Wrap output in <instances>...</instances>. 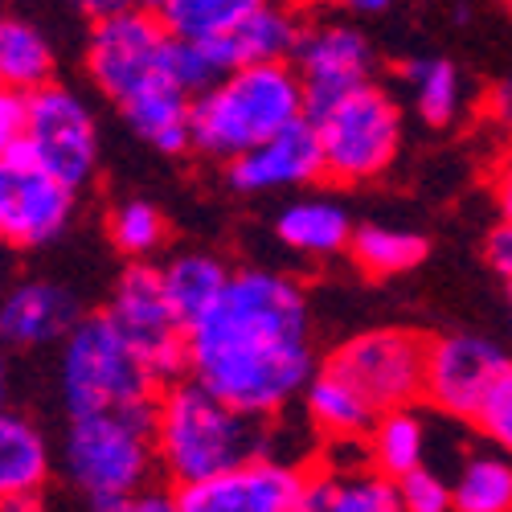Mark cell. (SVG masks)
<instances>
[{
	"instance_id": "obj_33",
	"label": "cell",
	"mask_w": 512,
	"mask_h": 512,
	"mask_svg": "<svg viewBox=\"0 0 512 512\" xmlns=\"http://www.w3.org/2000/svg\"><path fill=\"white\" fill-rule=\"evenodd\" d=\"M492 197H496V209H500V218L512 222V152L500 160L496 168V177H492Z\"/></svg>"
},
{
	"instance_id": "obj_25",
	"label": "cell",
	"mask_w": 512,
	"mask_h": 512,
	"mask_svg": "<svg viewBox=\"0 0 512 512\" xmlns=\"http://www.w3.org/2000/svg\"><path fill=\"white\" fill-rule=\"evenodd\" d=\"M353 263L357 271H365L369 279H394L414 271L426 259V238L402 226H381V222H365L353 234Z\"/></svg>"
},
{
	"instance_id": "obj_11",
	"label": "cell",
	"mask_w": 512,
	"mask_h": 512,
	"mask_svg": "<svg viewBox=\"0 0 512 512\" xmlns=\"http://www.w3.org/2000/svg\"><path fill=\"white\" fill-rule=\"evenodd\" d=\"M21 144L37 164H46L66 185L82 189L99 173V123L87 99H78L62 82L29 91V119Z\"/></svg>"
},
{
	"instance_id": "obj_38",
	"label": "cell",
	"mask_w": 512,
	"mask_h": 512,
	"mask_svg": "<svg viewBox=\"0 0 512 512\" xmlns=\"http://www.w3.org/2000/svg\"><path fill=\"white\" fill-rule=\"evenodd\" d=\"M140 5H148V9H160V5H164V0H140Z\"/></svg>"
},
{
	"instance_id": "obj_27",
	"label": "cell",
	"mask_w": 512,
	"mask_h": 512,
	"mask_svg": "<svg viewBox=\"0 0 512 512\" xmlns=\"http://www.w3.org/2000/svg\"><path fill=\"white\" fill-rule=\"evenodd\" d=\"M267 0H164L160 17L177 37L189 41H213L242 25L254 9H263Z\"/></svg>"
},
{
	"instance_id": "obj_29",
	"label": "cell",
	"mask_w": 512,
	"mask_h": 512,
	"mask_svg": "<svg viewBox=\"0 0 512 512\" xmlns=\"http://www.w3.org/2000/svg\"><path fill=\"white\" fill-rule=\"evenodd\" d=\"M398 496H402V508L406 512H447L455 508V492H451V480H443L431 467H414L398 480Z\"/></svg>"
},
{
	"instance_id": "obj_23",
	"label": "cell",
	"mask_w": 512,
	"mask_h": 512,
	"mask_svg": "<svg viewBox=\"0 0 512 512\" xmlns=\"http://www.w3.org/2000/svg\"><path fill=\"white\" fill-rule=\"evenodd\" d=\"M451 492L455 512H512V455L496 443L467 451Z\"/></svg>"
},
{
	"instance_id": "obj_5",
	"label": "cell",
	"mask_w": 512,
	"mask_h": 512,
	"mask_svg": "<svg viewBox=\"0 0 512 512\" xmlns=\"http://www.w3.org/2000/svg\"><path fill=\"white\" fill-rule=\"evenodd\" d=\"M58 386H62L70 414H87V410L156 402L164 381L148 369V361L123 336L111 312H95V316H82L66 332L62 361H58Z\"/></svg>"
},
{
	"instance_id": "obj_9",
	"label": "cell",
	"mask_w": 512,
	"mask_h": 512,
	"mask_svg": "<svg viewBox=\"0 0 512 512\" xmlns=\"http://www.w3.org/2000/svg\"><path fill=\"white\" fill-rule=\"evenodd\" d=\"M107 312L164 386L189 373V328L168 304L160 267L132 259V267H123V275L115 279Z\"/></svg>"
},
{
	"instance_id": "obj_15",
	"label": "cell",
	"mask_w": 512,
	"mask_h": 512,
	"mask_svg": "<svg viewBox=\"0 0 512 512\" xmlns=\"http://www.w3.org/2000/svg\"><path fill=\"white\" fill-rule=\"evenodd\" d=\"M291 66L304 78L308 111H312L336 95L361 87V82H369L373 46L353 21H312L304 25L300 50H295Z\"/></svg>"
},
{
	"instance_id": "obj_39",
	"label": "cell",
	"mask_w": 512,
	"mask_h": 512,
	"mask_svg": "<svg viewBox=\"0 0 512 512\" xmlns=\"http://www.w3.org/2000/svg\"><path fill=\"white\" fill-rule=\"evenodd\" d=\"M504 287H508V312H512V279H508V283H504Z\"/></svg>"
},
{
	"instance_id": "obj_24",
	"label": "cell",
	"mask_w": 512,
	"mask_h": 512,
	"mask_svg": "<svg viewBox=\"0 0 512 512\" xmlns=\"http://www.w3.org/2000/svg\"><path fill=\"white\" fill-rule=\"evenodd\" d=\"M365 451L369 463L381 467L386 476L402 480L406 472L426 463V418L414 406H398V410H381L373 431L365 435Z\"/></svg>"
},
{
	"instance_id": "obj_16",
	"label": "cell",
	"mask_w": 512,
	"mask_h": 512,
	"mask_svg": "<svg viewBox=\"0 0 512 512\" xmlns=\"http://www.w3.org/2000/svg\"><path fill=\"white\" fill-rule=\"evenodd\" d=\"M78 320H82L78 304L66 287L50 279H25L5 295L0 336L13 349H46V345H62Z\"/></svg>"
},
{
	"instance_id": "obj_36",
	"label": "cell",
	"mask_w": 512,
	"mask_h": 512,
	"mask_svg": "<svg viewBox=\"0 0 512 512\" xmlns=\"http://www.w3.org/2000/svg\"><path fill=\"white\" fill-rule=\"evenodd\" d=\"M394 0H340V9H349L357 17H373V13H386Z\"/></svg>"
},
{
	"instance_id": "obj_3",
	"label": "cell",
	"mask_w": 512,
	"mask_h": 512,
	"mask_svg": "<svg viewBox=\"0 0 512 512\" xmlns=\"http://www.w3.org/2000/svg\"><path fill=\"white\" fill-rule=\"evenodd\" d=\"M62 476L95 512H136V500L160 476L156 402L70 414Z\"/></svg>"
},
{
	"instance_id": "obj_21",
	"label": "cell",
	"mask_w": 512,
	"mask_h": 512,
	"mask_svg": "<svg viewBox=\"0 0 512 512\" xmlns=\"http://www.w3.org/2000/svg\"><path fill=\"white\" fill-rule=\"evenodd\" d=\"M230 275L234 271L209 250H181L160 267L168 304H173V312L181 316L185 328H193L213 304H218V295L226 291Z\"/></svg>"
},
{
	"instance_id": "obj_37",
	"label": "cell",
	"mask_w": 512,
	"mask_h": 512,
	"mask_svg": "<svg viewBox=\"0 0 512 512\" xmlns=\"http://www.w3.org/2000/svg\"><path fill=\"white\" fill-rule=\"evenodd\" d=\"M291 5H300V9H316V5H340V0H291Z\"/></svg>"
},
{
	"instance_id": "obj_8",
	"label": "cell",
	"mask_w": 512,
	"mask_h": 512,
	"mask_svg": "<svg viewBox=\"0 0 512 512\" xmlns=\"http://www.w3.org/2000/svg\"><path fill=\"white\" fill-rule=\"evenodd\" d=\"M78 189L46 164H37L21 140L0 144V238L13 250L58 242L74 222Z\"/></svg>"
},
{
	"instance_id": "obj_35",
	"label": "cell",
	"mask_w": 512,
	"mask_h": 512,
	"mask_svg": "<svg viewBox=\"0 0 512 512\" xmlns=\"http://www.w3.org/2000/svg\"><path fill=\"white\" fill-rule=\"evenodd\" d=\"M492 111L512 127V74H508V78L500 82V87L492 91Z\"/></svg>"
},
{
	"instance_id": "obj_34",
	"label": "cell",
	"mask_w": 512,
	"mask_h": 512,
	"mask_svg": "<svg viewBox=\"0 0 512 512\" xmlns=\"http://www.w3.org/2000/svg\"><path fill=\"white\" fill-rule=\"evenodd\" d=\"M70 5H74L82 17L99 21V17H111V13H119V9H132V5H140V0H70Z\"/></svg>"
},
{
	"instance_id": "obj_10",
	"label": "cell",
	"mask_w": 512,
	"mask_h": 512,
	"mask_svg": "<svg viewBox=\"0 0 512 512\" xmlns=\"http://www.w3.org/2000/svg\"><path fill=\"white\" fill-rule=\"evenodd\" d=\"M426 353H431V340H422L418 332L373 328L336 345L324 365L345 373L381 414L426 398Z\"/></svg>"
},
{
	"instance_id": "obj_1",
	"label": "cell",
	"mask_w": 512,
	"mask_h": 512,
	"mask_svg": "<svg viewBox=\"0 0 512 512\" xmlns=\"http://www.w3.org/2000/svg\"><path fill=\"white\" fill-rule=\"evenodd\" d=\"M308 291L283 271H234L226 291L189 328V377L230 406L279 418L316 377Z\"/></svg>"
},
{
	"instance_id": "obj_4",
	"label": "cell",
	"mask_w": 512,
	"mask_h": 512,
	"mask_svg": "<svg viewBox=\"0 0 512 512\" xmlns=\"http://www.w3.org/2000/svg\"><path fill=\"white\" fill-rule=\"evenodd\" d=\"M304 115L308 91L291 62L234 66L193 99V152L230 164Z\"/></svg>"
},
{
	"instance_id": "obj_14",
	"label": "cell",
	"mask_w": 512,
	"mask_h": 512,
	"mask_svg": "<svg viewBox=\"0 0 512 512\" xmlns=\"http://www.w3.org/2000/svg\"><path fill=\"white\" fill-rule=\"evenodd\" d=\"M226 181H230V189H238L246 197L291 193L312 181H324V148L316 136V123L304 115L300 123L275 132L271 140L234 156L226 164Z\"/></svg>"
},
{
	"instance_id": "obj_28",
	"label": "cell",
	"mask_w": 512,
	"mask_h": 512,
	"mask_svg": "<svg viewBox=\"0 0 512 512\" xmlns=\"http://www.w3.org/2000/svg\"><path fill=\"white\" fill-rule=\"evenodd\" d=\"M107 234L123 259H152L168 238V222L152 201H119L107 218Z\"/></svg>"
},
{
	"instance_id": "obj_18",
	"label": "cell",
	"mask_w": 512,
	"mask_h": 512,
	"mask_svg": "<svg viewBox=\"0 0 512 512\" xmlns=\"http://www.w3.org/2000/svg\"><path fill=\"white\" fill-rule=\"evenodd\" d=\"M304 410H308L312 431L328 443H365V435L377 422L373 402L332 365H320L316 377L308 381Z\"/></svg>"
},
{
	"instance_id": "obj_7",
	"label": "cell",
	"mask_w": 512,
	"mask_h": 512,
	"mask_svg": "<svg viewBox=\"0 0 512 512\" xmlns=\"http://www.w3.org/2000/svg\"><path fill=\"white\" fill-rule=\"evenodd\" d=\"M173 58H177V33L164 25L160 9L148 5L99 17L87 37V74L99 87V95L111 99L115 107L177 82Z\"/></svg>"
},
{
	"instance_id": "obj_19",
	"label": "cell",
	"mask_w": 512,
	"mask_h": 512,
	"mask_svg": "<svg viewBox=\"0 0 512 512\" xmlns=\"http://www.w3.org/2000/svg\"><path fill=\"white\" fill-rule=\"evenodd\" d=\"M50 467V447L29 418H0V496H5V508H37L50 484Z\"/></svg>"
},
{
	"instance_id": "obj_20",
	"label": "cell",
	"mask_w": 512,
	"mask_h": 512,
	"mask_svg": "<svg viewBox=\"0 0 512 512\" xmlns=\"http://www.w3.org/2000/svg\"><path fill=\"white\" fill-rule=\"evenodd\" d=\"M353 218L345 213V205H336L328 197H300L279 209L275 218V238L304 254V259H332V254H345L353 246Z\"/></svg>"
},
{
	"instance_id": "obj_26",
	"label": "cell",
	"mask_w": 512,
	"mask_h": 512,
	"mask_svg": "<svg viewBox=\"0 0 512 512\" xmlns=\"http://www.w3.org/2000/svg\"><path fill=\"white\" fill-rule=\"evenodd\" d=\"M0 82L17 91H37L54 82V50L46 33L21 17H5L0 25Z\"/></svg>"
},
{
	"instance_id": "obj_30",
	"label": "cell",
	"mask_w": 512,
	"mask_h": 512,
	"mask_svg": "<svg viewBox=\"0 0 512 512\" xmlns=\"http://www.w3.org/2000/svg\"><path fill=\"white\" fill-rule=\"evenodd\" d=\"M472 426H476V431H480L488 443H496L500 451L512 455V369L504 373L500 386L492 390L488 406L480 410V418H476Z\"/></svg>"
},
{
	"instance_id": "obj_13",
	"label": "cell",
	"mask_w": 512,
	"mask_h": 512,
	"mask_svg": "<svg viewBox=\"0 0 512 512\" xmlns=\"http://www.w3.org/2000/svg\"><path fill=\"white\" fill-rule=\"evenodd\" d=\"M508 369L512 357L484 336H439L426 353V402L447 418L476 422Z\"/></svg>"
},
{
	"instance_id": "obj_2",
	"label": "cell",
	"mask_w": 512,
	"mask_h": 512,
	"mask_svg": "<svg viewBox=\"0 0 512 512\" xmlns=\"http://www.w3.org/2000/svg\"><path fill=\"white\" fill-rule=\"evenodd\" d=\"M267 422L271 418L230 406L189 373L168 381L156 398L160 476L173 488H189L254 455H279L275 426Z\"/></svg>"
},
{
	"instance_id": "obj_6",
	"label": "cell",
	"mask_w": 512,
	"mask_h": 512,
	"mask_svg": "<svg viewBox=\"0 0 512 512\" xmlns=\"http://www.w3.org/2000/svg\"><path fill=\"white\" fill-rule=\"evenodd\" d=\"M308 119L324 148V181L332 185H369L386 177L402 152V107L377 82H361L312 107Z\"/></svg>"
},
{
	"instance_id": "obj_31",
	"label": "cell",
	"mask_w": 512,
	"mask_h": 512,
	"mask_svg": "<svg viewBox=\"0 0 512 512\" xmlns=\"http://www.w3.org/2000/svg\"><path fill=\"white\" fill-rule=\"evenodd\" d=\"M25 119H29V91L5 87L0 95V144H13L25 136Z\"/></svg>"
},
{
	"instance_id": "obj_32",
	"label": "cell",
	"mask_w": 512,
	"mask_h": 512,
	"mask_svg": "<svg viewBox=\"0 0 512 512\" xmlns=\"http://www.w3.org/2000/svg\"><path fill=\"white\" fill-rule=\"evenodd\" d=\"M484 259H488V267L508 283L512 279V222H496V230L484 238Z\"/></svg>"
},
{
	"instance_id": "obj_12",
	"label": "cell",
	"mask_w": 512,
	"mask_h": 512,
	"mask_svg": "<svg viewBox=\"0 0 512 512\" xmlns=\"http://www.w3.org/2000/svg\"><path fill=\"white\" fill-rule=\"evenodd\" d=\"M312 467L287 455H254L201 484L173 488L181 512H304Z\"/></svg>"
},
{
	"instance_id": "obj_17",
	"label": "cell",
	"mask_w": 512,
	"mask_h": 512,
	"mask_svg": "<svg viewBox=\"0 0 512 512\" xmlns=\"http://www.w3.org/2000/svg\"><path fill=\"white\" fill-rule=\"evenodd\" d=\"M304 9L291 5V0H267L263 9H254L242 25H234L230 33L213 37V50H218L222 66H263V62H291L300 50L304 37Z\"/></svg>"
},
{
	"instance_id": "obj_22",
	"label": "cell",
	"mask_w": 512,
	"mask_h": 512,
	"mask_svg": "<svg viewBox=\"0 0 512 512\" xmlns=\"http://www.w3.org/2000/svg\"><path fill=\"white\" fill-rule=\"evenodd\" d=\"M402 87H406L414 115L426 127L459 123L463 103H467V87H463V74L451 58H410L402 66Z\"/></svg>"
}]
</instances>
